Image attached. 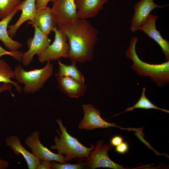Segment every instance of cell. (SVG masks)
Segmentation results:
<instances>
[{"label":"cell","mask_w":169,"mask_h":169,"mask_svg":"<svg viewBox=\"0 0 169 169\" xmlns=\"http://www.w3.org/2000/svg\"><path fill=\"white\" fill-rule=\"evenodd\" d=\"M129 146L127 142H122L116 146L115 150L120 154H124L128 151Z\"/></svg>","instance_id":"d4e9b609"},{"label":"cell","mask_w":169,"mask_h":169,"mask_svg":"<svg viewBox=\"0 0 169 169\" xmlns=\"http://www.w3.org/2000/svg\"><path fill=\"white\" fill-rule=\"evenodd\" d=\"M6 146H9L17 156L21 154L25 159L29 169H36L41 160L27 151L21 144L17 135L7 137L5 140Z\"/></svg>","instance_id":"5bb4252c"},{"label":"cell","mask_w":169,"mask_h":169,"mask_svg":"<svg viewBox=\"0 0 169 169\" xmlns=\"http://www.w3.org/2000/svg\"><path fill=\"white\" fill-rule=\"evenodd\" d=\"M14 79L15 74L14 70L4 60L0 59V83H11L14 86L18 92L21 93L22 90L21 86L17 82L11 79Z\"/></svg>","instance_id":"ffe728a7"},{"label":"cell","mask_w":169,"mask_h":169,"mask_svg":"<svg viewBox=\"0 0 169 169\" xmlns=\"http://www.w3.org/2000/svg\"><path fill=\"white\" fill-rule=\"evenodd\" d=\"M59 69L55 76L71 78L81 83H85L84 76L81 72L78 69L76 63L66 65L62 63L59 59L58 61Z\"/></svg>","instance_id":"d6986e66"},{"label":"cell","mask_w":169,"mask_h":169,"mask_svg":"<svg viewBox=\"0 0 169 169\" xmlns=\"http://www.w3.org/2000/svg\"><path fill=\"white\" fill-rule=\"evenodd\" d=\"M36 169H51V161L41 160L40 163L38 165Z\"/></svg>","instance_id":"484cf974"},{"label":"cell","mask_w":169,"mask_h":169,"mask_svg":"<svg viewBox=\"0 0 169 169\" xmlns=\"http://www.w3.org/2000/svg\"><path fill=\"white\" fill-rule=\"evenodd\" d=\"M110 0H75L79 18L87 19L95 17Z\"/></svg>","instance_id":"2e32d148"},{"label":"cell","mask_w":169,"mask_h":169,"mask_svg":"<svg viewBox=\"0 0 169 169\" xmlns=\"http://www.w3.org/2000/svg\"><path fill=\"white\" fill-rule=\"evenodd\" d=\"M54 1V0H36V8L38 9L46 7L49 2H53Z\"/></svg>","instance_id":"83f0119b"},{"label":"cell","mask_w":169,"mask_h":169,"mask_svg":"<svg viewBox=\"0 0 169 169\" xmlns=\"http://www.w3.org/2000/svg\"><path fill=\"white\" fill-rule=\"evenodd\" d=\"M56 26L66 36L69 47L68 58L72 63L93 59L99 31L88 20L78 18L74 22Z\"/></svg>","instance_id":"6da1fadb"},{"label":"cell","mask_w":169,"mask_h":169,"mask_svg":"<svg viewBox=\"0 0 169 169\" xmlns=\"http://www.w3.org/2000/svg\"><path fill=\"white\" fill-rule=\"evenodd\" d=\"M39 136V131L35 130L25 140V144L34 156L41 160L54 161L62 163H66V160L62 154L54 153L44 146L40 141Z\"/></svg>","instance_id":"52a82bcc"},{"label":"cell","mask_w":169,"mask_h":169,"mask_svg":"<svg viewBox=\"0 0 169 169\" xmlns=\"http://www.w3.org/2000/svg\"><path fill=\"white\" fill-rule=\"evenodd\" d=\"M9 166V163L7 160L0 157V169H6Z\"/></svg>","instance_id":"f546056e"},{"label":"cell","mask_w":169,"mask_h":169,"mask_svg":"<svg viewBox=\"0 0 169 169\" xmlns=\"http://www.w3.org/2000/svg\"><path fill=\"white\" fill-rule=\"evenodd\" d=\"M51 11L56 26L76 21L79 18L75 0H54Z\"/></svg>","instance_id":"ba28073f"},{"label":"cell","mask_w":169,"mask_h":169,"mask_svg":"<svg viewBox=\"0 0 169 169\" xmlns=\"http://www.w3.org/2000/svg\"><path fill=\"white\" fill-rule=\"evenodd\" d=\"M47 62L43 68L29 71H26L20 64L15 66L14 69L15 79L19 84H24V93L33 94L39 90L52 76L53 64L49 61Z\"/></svg>","instance_id":"277c9868"},{"label":"cell","mask_w":169,"mask_h":169,"mask_svg":"<svg viewBox=\"0 0 169 169\" xmlns=\"http://www.w3.org/2000/svg\"><path fill=\"white\" fill-rule=\"evenodd\" d=\"M12 88V84L10 83H3L0 85V93L6 91H10Z\"/></svg>","instance_id":"f1b7e54d"},{"label":"cell","mask_w":169,"mask_h":169,"mask_svg":"<svg viewBox=\"0 0 169 169\" xmlns=\"http://www.w3.org/2000/svg\"><path fill=\"white\" fill-rule=\"evenodd\" d=\"M156 4L153 0H140L134 6V15L131 20L130 29L134 32L139 30L142 25L145 23L151 12L154 9L161 8L167 6Z\"/></svg>","instance_id":"8fae6325"},{"label":"cell","mask_w":169,"mask_h":169,"mask_svg":"<svg viewBox=\"0 0 169 169\" xmlns=\"http://www.w3.org/2000/svg\"><path fill=\"white\" fill-rule=\"evenodd\" d=\"M19 10L22 11L21 14L17 21L13 25H9L8 30L9 35H14L20 26L27 20H29V23L33 24L36 11V0H24L21 2L18 7Z\"/></svg>","instance_id":"4fadbf2b"},{"label":"cell","mask_w":169,"mask_h":169,"mask_svg":"<svg viewBox=\"0 0 169 169\" xmlns=\"http://www.w3.org/2000/svg\"><path fill=\"white\" fill-rule=\"evenodd\" d=\"M53 31L55 33L53 43L38 56V60L41 63L56 60L62 57L68 58L69 47L66 36L57 27L53 29Z\"/></svg>","instance_id":"5b68a950"},{"label":"cell","mask_w":169,"mask_h":169,"mask_svg":"<svg viewBox=\"0 0 169 169\" xmlns=\"http://www.w3.org/2000/svg\"><path fill=\"white\" fill-rule=\"evenodd\" d=\"M158 17V16L150 13L139 30L143 31L160 45L165 54L166 61H169V42L163 38L159 31L156 29V23Z\"/></svg>","instance_id":"7c38bea8"},{"label":"cell","mask_w":169,"mask_h":169,"mask_svg":"<svg viewBox=\"0 0 169 169\" xmlns=\"http://www.w3.org/2000/svg\"><path fill=\"white\" fill-rule=\"evenodd\" d=\"M56 121L61 133H60L58 129L57 130L59 138L57 136L54 137V141L55 144L51 145L50 149H56L58 153L65 155L67 161H69L72 159H77L76 158L80 160L83 159L84 158L88 159L91 151L95 148V146L91 144L90 148L85 147L77 139L68 133L60 119L58 118Z\"/></svg>","instance_id":"3957f363"},{"label":"cell","mask_w":169,"mask_h":169,"mask_svg":"<svg viewBox=\"0 0 169 169\" xmlns=\"http://www.w3.org/2000/svg\"><path fill=\"white\" fill-rule=\"evenodd\" d=\"M82 108L84 112V117L79 124L80 129L92 130L96 128H107L111 127H118L115 123H110L103 120L100 116V111L90 104H83Z\"/></svg>","instance_id":"30bf717a"},{"label":"cell","mask_w":169,"mask_h":169,"mask_svg":"<svg viewBox=\"0 0 169 169\" xmlns=\"http://www.w3.org/2000/svg\"><path fill=\"white\" fill-rule=\"evenodd\" d=\"M87 168V161L75 164L67 163H58L51 161V169H82Z\"/></svg>","instance_id":"603a6c76"},{"label":"cell","mask_w":169,"mask_h":169,"mask_svg":"<svg viewBox=\"0 0 169 169\" xmlns=\"http://www.w3.org/2000/svg\"><path fill=\"white\" fill-rule=\"evenodd\" d=\"M18 10V8L13 12L0 21V40L11 51H17L22 46L21 43L13 40L9 36L7 30L8 24Z\"/></svg>","instance_id":"ac0fdd59"},{"label":"cell","mask_w":169,"mask_h":169,"mask_svg":"<svg viewBox=\"0 0 169 169\" xmlns=\"http://www.w3.org/2000/svg\"><path fill=\"white\" fill-rule=\"evenodd\" d=\"M23 54L22 52L18 50L14 51H7L0 46V59L3 55H8L12 56L19 63H21Z\"/></svg>","instance_id":"cb8c5ba5"},{"label":"cell","mask_w":169,"mask_h":169,"mask_svg":"<svg viewBox=\"0 0 169 169\" xmlns=\"http://www.w3.org/2000/svg\"><path fill=\"white\" fill-rule=\"evenodd\" d=\"M32 24L36 26L47 36L57 27L51 8L47 6L37 9Z\"/></svg>","instance_id":"e0dca14e"},{"label":"cell","mask_w":169,"mask_h":169,"mask_svg":"<svg viewBox=\"0 0 169 169\" xmlns=\"http://www.w3.org/2000/svg\"><path fill=\"white\" fill-rule=\"evenodd\" d=\"M21 2V0H0V18L2 19L13 12Z\"/></svg>","instance_id":"7402d4cb"},{"label":"cell","mask_w":169,"mask_h":169,"mask_svg":"<svg viewBox=\"0 0 169 169\" xmlns=\"http://www.w3.org/2000/svg\"><path fill=\"white\" fill-rule=\"evenodd\" d=\"M146 88L142 89L141 95L137 103L133 106L127 108L123 112L133 110L135 109L141 108L145 109H156L169 113L168 110L160 108L153 104L145 95Z\"/></svg>","instance_id":"44dd1931"},{"label":"cell","mask_w":169,"mask_h":169,"mask_svg":"<svg viewBox=\"0 0 169 169\" xmlns=\"http://www.w3.org/2000/svg\"><path fill=\"white\" fill-rule=\"evenodd\" d=\"M33 26L34 28V36L27 41L28 49L23 54L21 62L25 66H28L35 55L38 56L42 54L50 44V40L48 36L42 32L36 26Z\"/></svg>","instance_id":"9c48e42d"},{"label":"cell","mask_w":169,"mask_h":169,"mask_svg":"<svg viewBox=\"0 0 169 169\" xmlns=\"http://www.w3.org/2000/svg\"><path fill=\"white\" fill-rule=\"evenodd\" d=\"M112 148L113 146L111 144H104L102 140L98 141L94 150L91 151L89 158L86 159L87 168L92 169L99 167L125 169L113 161L109 157L108 151Z\"/></svg>","instance_id":"8992f818"},{"label":"cell","mask_w":169,"mask_h":169,"mask_svg":"<svg viewBox=\"0 0 169 169\" xmlns=\"http://www.w3.org/2000/svg\"><path fill=\"white\" fill-rule=\"evenodd\" d=\"M56 77L59 89L69 97L77 98L84 95L87 89L85 83L79 82L70 77Z\"/></svg>","instance_id":"9a60e30c"},{"label":"cell","mask_w":169,"mask_h":169,"mask_svg":"<svg viewBox=\"0 0 169 169\" xmlns=\"http://www.w3.org/2000/svg\"><path fill=\"white\" fill-rule=\"evenodd\" d=\"M123 138L120 136L113 137L110 140L111 145L113 146H116L123 142Z\"/></svg>","instance_id":"4316f807"},{"label":"cell","mask_w":169,"mask_h":169,"mask_svg":"<svg viewBox=\"0 0 169 169\" xmlns=\"http://www.w3.org/2000/svg\"><path fill=\"white\" fill-rule=\"evenodd\" d=\"M138 38L133 36L125 53L127 58L133 62L131 67L141 76H149L158 86L164 87L169 82V61L159 64H151L141 60L136 49Z\"/></svg>","instance_id":"7a4b0ae2"}]
</instances>
